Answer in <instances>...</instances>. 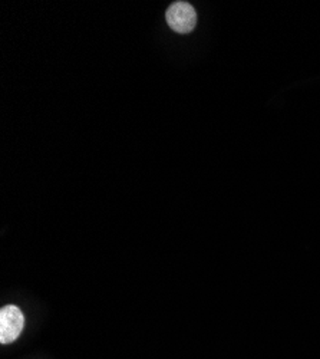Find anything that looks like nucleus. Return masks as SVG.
Instances as JSON below:
<instances>
[{
  "label": "nucleus",
  "mask_w": 320,
  "mask_h": 359,
  "mask_svg": "<svg viewBox=\"0 0 320 359\" xmlns=\"http://www.w3.org/2000/svg\"><path fill=\"white\" fill-rule=\"evenodd\" d=\"M168 26L179 34H188L197 25L195 9L187 2L172 4L165 13Z\"/></svg>",
  "instance_id": "obj_2"
},
{
  "label": "nucleus",
  "mask_w": 320,
  "mask_h": 359,
  "mask_svg": "<svg viewBox=\"0 0 320 359\" xmlns=\"http://www.w3.org/2000/svg\"><path fill=\"white\" fill-rule=\"evenodd\" d=\"M25 326V318L22 311L15 305H8L0 311V344L15 342Z\"/></svg>",
  "instance_id": "obj_1"
}]
</instances>
